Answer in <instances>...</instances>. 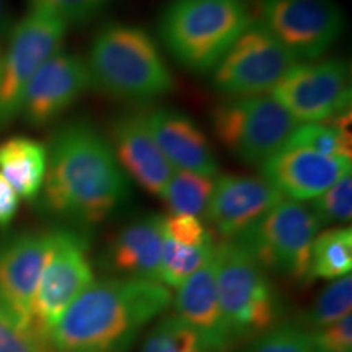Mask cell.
<instances>
[{"instance_id":"cell-1","label":"cell","mask_w":352,"mask_h":352,"mask_svg":"<svg viewBox=\"0 0 352 352\" xmlns=\"http://www.w3.org/2000/svg\"><path fill=\"white\" fill-rule=\"evenodd\" d=\"M43 206L83 227L98 226L131 196V183L109 140L85 121L52 135L43 184Z\"/></svg>"},{"instance_id":"cell-2","label":"cell","mask_w":352,"mask_h":352,"mask_svg":"<svg viewBox=\"0 0 352 352\" xmlns=\"http://www.w3.org/2000/svg\"><path fill=\"white\" fill-rule=\"evenodd\" d=\"M171 302L170 289L142 279L90 284L50 334L56 352H127L139 333Z\"/></svg>"},{"instance_id":"cell-3","label":"cell","mask_w":352,"mask_h":352,"mask_svg":"<svg viewBox=\"0 0 352 352\" xmlns=\"http://www.w3.org/2000/svg\"><path fill=\"white\" fill-rule=\"evenodd\" d=\"M87 67L91 87L118 100L152 101L175 87L155 39L135 25H104L91 41Z\"/></svg>"},{"instance_id":"cell-4","label":"cell","mask_w":352,"mask_h":352,"mask_svg":"<svg viewBox=\"0 0 352 352\" xmlns=\"http://www.w3.org/2000/svg\"><path fill=\"white\" fill-rule=\"evenodd\" d=\"M254 20L253 0H171L160 16L158 33L176 63L206 74Z\"/></svg>"},{"instance_id":"cell-5","label":"cell","mask_w":352,"mask_h":352,"mask_svg":"<svg viewBox=\"0 0 352 352\" xmlns=\"http://www.w3.org/2000/svg\"><path fill=\"white\" fill-rule=\"evenodd\" d=\"M215 279L223 321L232 341L254 340L279 324V294L267 272L235 240L215 243Z\"/></svg>"},{"instance_id":"cell-6","label":"cell","mask_w":352,"mask_h":352,"mask_svg":"<svg viewBox=\"0 0 352 352\" xmlns=\"http://www.w3.org/2000/svg\"><path fill=\"white\" fill-rule=\"evenodd\" d=\"M320 228L310 206L283 199L233 240L266 272L310 283L311 245Z\"/></svg>"},{"instance_id":"cell-7","label":"cell","mask_w":352,"mask_h":352,"mask_svg":"<svg viewBox=\"0 0 352 352\" xmlns=\"http://www.w3.org/2000/svg\"><path fill=\"white\" fill-rule=\"evenodd\" d=\"M300 124L267 95L228 96L212 111L215 138L240 162L261 166L289 144Z\"/></svg>"},{"instance_id":"cell-8","label":"cell","mask_w":352,"mask_h":352,"mask_svg":"<svg viewBox=\"0 0 352 352\" xmlns=\"http://www.w3.org/2000/svg\"><path fill=\"white\" fill-rule=\"evenodd\" d=\"M65 32L67 23L44 8H33L12 30L0 72V129L19 116L26 88L39 67L60 51Z\"/></svg>"},{"instance_id":"cell-9","label":"cell","mask_w":352,"mask_h":352,"mask_svg":"<svg viewBox=\"0 0 352 352\" xmlns=\"http://www.w3.org/2000/svg\"><path fill=\"white\" fill-rule=\"evenodd\" d=\"M94 283L85 235L74 230L52 232L50 254L32 302L33 331L50 341L52 328L67 307Z\"/></svg>"},{"instance_id":"cell-10","label":"cell","mask_w":352,"mask_h":352,"mask_svg":"<svg viewBox=\"0 0 352 352\" xmlns=\"http://www.w3.org/2000/svg\"><path fill=\"white\" fill-rule=\"evenodd\" d=\"M298 64L270 30L254 20L212 70V85L228 96L266 95Z\"/></svg>"},{"instance_id":"cell-11","label":"cell","mask_w":352,"mask_h":352,"mask_svg":"<svg viewBox=\"0 0 352 352\" xmlns=\"http://www.w3.org/2000/svg\"><path fill=\"white\" fill-rule=\"evenodd\" d=\"M256 20L297 60L318 59L346 26L344 12L334 0H258Z\"/></svg>"},{"instance_id":"cell-12","label":"cell","mask_w":352,"mask_h":352,"mask_svg":"<svg viewBox=\"0 0 352 352\" xmlns=\"http://www.w3.org/2000/svg\"><path fill=\"white\" fill-rule=\"evenodd\" d=\"M298 122H323L351 109V70L344 59L296 64L272 90Z\"/></svg>"},{"instance_id":"cell-13","label":"cell","mask_w":352,"mask_h":352,"mask_svg":"<svg viewBox=\"0 0 352 352\" xmlns=\"http://www.w3.org/2000/svg\"><path fill=\"white\" fill-rule=\"evenodd\" d=\"M52 243V232H25L0 246V303L32 328V302Z\"/></svg>"},{"instance_id":"cell-14","label":"cell","mask_w":352,"mask_h":352,"mask_svg":"<svg viewBox=\"0 0 352 352\" xmlns=\"http://www.w3.org/2000/svg\"><path fill=\"white\" fill-rule=\"evenodd\" d=\"M91 87L87 60L59 51L44 63L26 88L21 111L33 127L54 122Z\"/></svg>"},{"instance_id":"cell-15","label":"cell","mask_w":352,"mask_h":352,"mask_svg":"<svg viewBox=\"0 0 352 352\" xmlns=\"http://www.w3.org/2000/svg\"><path fill=\"white\" fill-rule=\"evenodd\" d=\"M285 197L264 178L222 175L215 179L206 219L222 236L233 240Z\"/></svg>"},{"instance_id":"cell-16","label":"cell","mask_w":352,"mask_h":352,"mask_svg":"<svg viewBox=\"0 0 352 352\" xmlns=\"http://www.w3.org/2000/svg\"><path fill=\"white\" fill-rule=\"evenodd\" d=\"M347 157H328L297 147H284L261 165L263 178L285 199L314 201L329 186L351 175Z\"/></svg>"},{"instance_id":"cell-17","label":"cell","mask_w":352,"mask_h":352,"mask_svg":"<svg viewBox=\"0 0 352 352\" xmlns=\"http://www.w3.org/2000/svg\"><path fill=\"white\" fill-rule=\"evenodd\" d=\"M109 144L127 178L134 179L148 195L160 196L175 168L152 138L144 114L129 113L116 118Z\"/></svg>"},{"instance_id":"cell-18","label":"cell","mask_w":352,"mask_h":352,"mask_svg":"<svg viewBox=\"0 0 352 352\" xmlns=\"http://www.w3.org/2000/svg\"><path fill=\"white\" fill-rule=\"evenodd\" d=\"M142 114L152 138L173 168L206 176L217 175L212 145L192 118L171 108H155Z\"/></svg>"},{"instance_id":"cell-19","label":"cell","mask_w":352,"mask_h":352,"mask_svg":"<svg viewBox=\"0 0 352 352\" xmlns=\"http://www.w3.org/2000/svg\"><path fill=\"white\" fill-rule=\"evenodd\" d=\"M215 271L217 263L214 250L209 261L179 285L175 308L176 315L199 334L210 352H226L233 341L220 310Z\"/></svg>"},{"instance_id":"cell-20","label":"cell","mask_w":352,"mask_h":352,"mask_svg":"<svg viewBox=\"0 0 352 352\" xmlns=\"http://www.w3.org/2000/svg\"><path fill=\"white\" fill-rule=\"evenodd\" d=\"M165 230L160 214L139 217L121 228L109 241L104 261L116 274L160 283Z\"/></svg>"},{"instance_id":"cell-21","label":"cell","mask_w":352,"mask_h":352,"mask_svg":"<svg viewBox=\"0 0 352 352\" xmlns=\"http://www.w3.org/2000/svg\"><path fill=\"white\" fill-rule=\"evenodd\" d=\"M47 168V147L39 140L16 135L0 144V175L19 197L36 199Z\"/></svg>"},{"instance_id":"cell-22","label":"cell","mask_w":352,"mask_h":352,"mask_svg":"<svg viewBox=\"0 0 352 352\" xmlns=\"http://www.w3.org/2000/svg\"><path fill=\"white\" fill-rule=\"evenodd\" d=\"M352 271V230L329 228L318 233L311 245L310 279H340Z\"/></svg>"},{"instance_id":"cell-23","label":"cell","mask_w":352,"mask_h":352,"mask_svg":"<svg viewBox=\"0 0 352 352\" xmlns=\"http://www.w3.org/2000/svg\"><path fill=\"white\" fill-rule=\"evenodd\" d=\"M214 176L197 175L191 171L176 170L166 183L160 197L170 215H195L199 217L208 209L214 191Z\"/></svg>"},{"instance_id":"cell-24","label":"cell","mask_w":352,"mask_h":352,"mask_svg":"<svg viewBox=\"0 0 352 352\" xmlns=\"http://www.w3.org/2000/svg\"><path fill=\"white\" fill-rule=\"evenodd\" d=\"M214 240L199 246L178 245L165 235L162 250L160 280L166 287L178 289L189 276L195 274L202 264H206L214 254Z\"/></svg>"},{"instance_id":"cell-25","label":"cell","mask_w":352,"mask_h":352,"mask_svg":"<svg viewBox=\"0 0 352 352\" xmlns=\"http://www.w3.org/2000/svg\"><path fill=\"white\" fill-rule=\"evenodd\" d=\"M140 352H210L199 334L179 318L168 315L162 318L145 338Z\"/></svg>"},{"instance_id":"cell-26","label":"cell","mask_w":352,"mask_h":352,"mask_svg":"<svg viewBox=\"0 0 352 352\" xmlns=\"http://www.w3.org/2000/svg\"><path fill=\"white\" fill-rule=\"evenodd\" d=\"M352 308V277L351 274L334 279L327 287L321 290L316 302L308 314V324L305 327L310 331L327 328L336 323L346 315H351Z\"/></svg>"},{"instance_id":"cell-27","label":"cell","mask_w":352,"mask_h":352,"mask_svg":"<svg viewBox=\"0 0 352 352\" xmlns=\"http://www.w3.org/2000/svg\"><path fill=\"white\" fill-rule=\"evenodd\" d=\"M351 138L328 122H300L285 147L305 148L328 157L351 158Z\"/></svg>"},{"instance_id":"cell-28","label":"cell","mask_w":352,"mask_h":352,"mask_svg":"<svg viewBox=\"0 0 352 352\" xmlns=\"http://www.w3.org/2000/svg\"><path fill=\"white\" fill-rule=\"evenodd\" d=\"M314 336L305 324L279 323L254 338L241 352H314Z\"/></svg>"},{"instance_id":"cell-29","label":"cell","mask_w":352,"mask_h":352,"mask_svg":"<svg viewBox=\"0 0 352 352\" xmlns=\"http://www.w3.org/2000/svg\"><path fill=\"white\" fill-rule=\"evenodd\" d=\"M311 210L318 219L320 226L351 222L352 217V178L342 176L340 182L329 186L311 202Z\"/></svg>"},{"instance_id":"cell-30","label":"cell","mask_w":352,"mask_h":352,"mask_svg":"<svg viewBox=\"0 0 352 352\" xmlns=\"http://www.w3.org/2000/svg\"><path fill=\"white\" fill-rule=\"evenodd\" d=\"M0 352H56L51 342L28 329L0 303Z\"/></svg>"},{"instance_id":"cell-31","label":"cell","mask_w":352,"mask_h":352,"mask_svg":"<svg viewBox=\"0 0 352 352\" xmlns=\"http://www.w3.org/2000/svg\"><path fill=\"white\" fill-rule=\"evenodd\" d=\"M111 0H32L33 8H44L63 19L65 23H85L100 15Z\"/></svg>"},{"instance_id":"cell-32","label":"cell","mask_w":352,"mask_h":352,"mask_svg":"<svg viewBox=\"0 0 352 352\" xmlns=\"http://www.w3.org/2000/svg\"><path fill=\"white\" fill-rule=\"evenodd\" d=\"M165 235L183 246H199L212 240L199 217L195 215H168L164 217Z\"/></svg>"},{"instance_id":"cell-33","label":"cell","mask_w":352,"mask_h":352,"mask_svg":"<svg viewBox=\"0 0 352 352\" xmlns=\"http://www.w3.org/2000/svg\"><path fill=\"white\" fill-rule=\"evenodd\" d=\"M315 347L331 352H352V315L327 328L311 331Z\"/></svg>"},{"instance_id":"cell-34","label":"cell","mask_w":352,"mask_h":352,"mask_svg":"<svg viewBox=\"0 0 352 352\" xmlns=\"http://www.w3.org/2000/svg\"><path fill=\"white\" fill-rule=\"evenodd\" d=\"M20 208V197L10 183L0 175V227L10 226Z\"/></svg>"},{"instance_id":"cell-35","label":"cell","mask_w":352,"mask_h":352,"mask_svg":"<svg viewBox=\"0 0 352 352\" xmlns=\"http://www.w3.org/2000/svg\"><path fill=\"white\" fill-rule=\"evenodd\" d=\"M7 13H8L7 2L6 0H0V30H2L7 23Z\"/></svg>"},{"instance_id":"cell-36","label":"cell","mask_w":352,"mask_h":352,"mask_svg":"<svg viewBox=\"0 0 352 352\" xmlns=\"http://www.w3.org/2000/svg\"><path fill=\"white\" fill-rule=\"evenodd\" d=\"M314 352H331V351H323V349H318V347H315Z\"/></svg>"},{"instance_id":"cell-37","label":"cell","mask_w":352,"mask_h":352,"mask_svg":"<svg viewBox=\"0 0 352 352\" xmlns=\"http://www.w3.org/2000/svg\"><path fill=\"white\" fill-rule=\"evenodd\" d=\"M0 72H2V59H0Z\"/></svg>"}]
</instances>
